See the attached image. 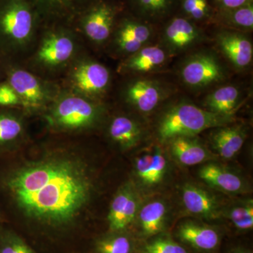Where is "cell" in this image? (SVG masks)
<instances>
[{
	"instance_id": "obj_1",
	"label": "cell",
	"mask_w": 253,
	"mask_h": 253,
	"mask_svg": "<svg viewBox=\"0 0 253 253\" xmlns=\"http://www.w3.org/2000/svg\"><path fill=\"white\" fill-rule=\"evenodd\" d=\"M9 185L26 215L52 224H64L76 217L91 189L84 168L63 159L26 166L10 179Z\"/></svg>"
},
{
	"instance_id": "obj_2",
	"label": "cell",
	"mask_w": 253,
	"mask_h": 253,
	"mask_svg": "<svg viewBox=\"0 0 253 253\" xmlns=\"http://www.w3.org/2000/svg\"><path fill=\"white\" fill-rule=\"evenodd\" d=\"M41 29L31 0H0L1 63H14L27 52Z\"/></svg>"
},
{
	"instance_id": "obj_3",
	"label": "cell",
	"mask_w": 253,
	"mask_h": 253,
	"mask_svg": "<svg viewBox=\"0 0 253 253\" xmlns=\"http://www.w3.org/2000/svg\"><path fill=\"white\" fill-rule=\"evenodd\" d=\"M230 119L231 116L211 112L189 103H179L163 115L158 126V135L162 141L177 136H194L209 128L223 126Z\"/></svg>"
},
{
	"instance_id": "obj_4",
	"label": "cell",
	"mask_w": 253,
	"mask_h": 253,
	"mask_svg": "<svg viewBox=\"0 0 253 253\" xmlns=\"http://www.w3.org/2000/svg\"><path fill=\"white\" fill-rule=\"evenodd\" d=\"M42 39L40 42L35 63L46 71H56L67 66L77 53V32L64 25L42 26Z\"/></svg>"
},
{
	"instance_id": "obj_5",
	"label": "cell",
	"mask_w": 253,
	"mask_h": 253,
	"mask_svg": "<svg viewBox=\"0 0 253 253\" xmlns=\"http://www.w3.org/2000/svg\"><path fill=\"white\" fill-rule=\"evenodd\" d=\"M125 10L122 0H96L78 16L73 27L93 42L102 44L113 34Z\"/></svg>"
},
{
	"instance_id": "obj_6",
	"label": "cell",
	"mask_w": 253,
	"mask_h": 253,
	"mask_svg": "<svg viewBox=\"0 0 253 253\" xmlns=\"http://www.w3.org/2000/svg\"><path fill=\"white\" fill-rule=\"evenodd\" d=\"M2 63L6 83L14 89L21 105L31 109H40L58 97V86L18 67L14 63Z\"/></svg>"
},
{
	"instance_id": "obj_7",
	"label": "cell",
	"mask_w": 253,
	"mask_h": 253,
	"mask_svg": "<svg viewBox=\"0 0 253 253\" xmlns=\"http://www.w3.org/2000/svg\"><path fill=\"white\" fill-rule=\"evenodd\" d=\"M99 116V107L91 99L71 91L55 99L49 118L60 129L78 130L92 126Z\"/></svg>"
},
{
	"instance_id": "obj_8",
	"label": "cell",
	"mask_w": 253,
	"mask_h": 253,
	"mask_svg": "<svg viewBox=\"0 0 253 253\" xmlns=\"http://www.w3.org/2000/svg\"><path fill=\"white\" fill-rule=\"evenodd\" d=\"M68 81L73 91L93 99L107 90L111 73L101 63L92 60H83L73 66Z\"/></svg>"
},
{
	"instance_id": "obj_9",
	"label": "cell",
	"mask_w": 253,
	"mask_h": 253,
	"mask_svg": "<svg viewBox=\"0 0 253 253\" xmlns=\"http://www.w3.org/2000/svg\"><path fill=\"white\" fill-rule=\"evenodd\" d=\"M152 33L151 23L136 18L125 10L118 18L112 35L120 52L129 56L144 47Z\"/></svg>"
},
{
	"instance_id": "obj_10",
	"label": "cell",
	"mask_w": 253,
	"mask_h": 253,
	"mask_svg": "<svg viewBox=\"0 0 253 253\" xmlns=\"http://www.w3.org/2000/svg\"><path fill=\"white\" fill-rule=\"evenodd\" d=\"M180 76L188 86L201 88L222 81L225 74L214 55L199 53L186 60L181 66Z\"/></svg>"
},
{
	"instance_id": "obj_11",
	"label": "cell",
	"mask_w": 253,
	"mask_h": 253,
	"mask_svg": "<svg viewBox=\"0 0 253 253\" xmlns=\"http://www.w3.org/2000/svg\"><path fill=\"white\" fill-rule=\"evenodd\" d=\"M96 0H31L42 26H73L76 20Z\"/></svg>"
},
{
	"instance_id": "obj_12",
	"label": "cell",
	"mask_w": 253,
	"mask_h": 253,
	"mask_svg": "<svg viewBox=\"0 0 253 253\" xmlns=\"http://www.w3.org/2000/svg\"><path fill=\"white\" fill-rule=\"evenodd\" d=\"M202 37V31L197 24L181 15L168 18L163 28V41L171 52L189 49L199 42Z\"/></svg>"
},
{
	"instance_id": "obj_13",
	"label": "cell",
	"mask_w": 253,
	"mask_h": 253,
	"mask_svg": "<svg viewBox=\"0 0 253 253\" xmlns=\"http://www.w3.org/2000/svg\"><path fill=\"white\" fill-rule=\"evenodd\" d=\"M166 96L161 83L147 79L131 81L125 89L126 102L141 113L154 111Z\"/></svg>"
},
{
	"instance_id": "obj_14",
	"label": "cell",
	"mask_w": 253,
	"mask_h": 253,
	"mask_svg": "<svg viewBox=\"0 0 253 253\" xmlns=\"http://www.w3.org/2000/svg\"><path fill=\"white\" fill-rule=\"evenodd\" d=\"M217 44L223 54L239 70L249 67L252 62V42L239 31L223 30L217 35Z\"/></svg>"
},
{
	"instance_id": "obj_15",
	"label": "cell",
	"mask_w": 253,
	"mask_h": 253,
	"mask_svg": "<svg viewBox=\"0 0 253 253\" xmlns=\"http://www.w3.org/2000/svg\"><path fill=\"white\" fill-rule=\"evenodd\" d=\"M129 14L149 23L161 22L174 14L179 0H122Z\"/></svg>"
},
{
	"instance_id": "obj_16",
	"label": "cell",
	"mask_w": 253,
	"mask_h": 253,
	"mask_svg": "<svg viewBox=\"0 0 253 253\" xmlns=\"http://www.w3.org/2000/svg\"><path fill=\"white\" fill-rule=\"evenodd\" d=\"M138 201L129 186L120 190L110 208L108 220L113 231L122 230L135 217Z\"/></svg>"
},
{
	"instance_id": "obj_17",
	"label": "cell",
	"mask_w": 253,
	"mask_h": 253,
	"mask_svg": "<svg viewBox=\"0 0 253 253\" xmlns=\"http://www.w3.org/2000/svg\"><path fill=\"white\" fill-rule=\"evenodd\" d=\"M167 56L166 51L160 46H144L129 55L123 61L120 69L126 73L151 72L162 66L166 63Z\"/></svg>"
},
{
	"instance_id": "obj_18",
	"label": "cell",
	"mask_w": 253,
	"mask_h": 253,
	"mask_svg": "<svg viewBox=\"0 0 253 253\" xmlns=\"http://www.w3.org/2000/svg\"><path fill=\"white\" fill-rule=\"evenodd\" d=\"M246 138V129L243 126H222L212 133L211 142L221 158L231 159L242 148Z\"/></svg>"
},
{
	"instance_id": "obj_19",
	"label": "cell",
	"mask_w": 253,
	"mask_h": 253,
	"mask_svg": "<svg viewBox=\"0 0 253 253\" xmlns=\"http://www.w3.org/2000/svg\"><path fill=\"white\" fill-rule=\"evenodd\" d=\"M171 152L184 166L200 164L209 159V152L194 136H177L169 140Z\"/></svg>"
},
{
	"instance_id": "obj_20",
	"label": "cell",
	"mask_w": 253,
	"mask_h": 253,
	"mask_svg": "<svg viewBox=\"0 0 253 253\" xmlns=\"http://www.w3.org/2000/svg\"><path fill=\"white\" fill-rule=\"evenodd\" d=\"M182 199L187 211L193 214L211 219L218 216L217 201L201 188L187 184L183 189Z\"/></svg>"
},
{
	"instance_id": "obj_21",
	"label": "cell",
	"mask_w": 253,
	"mask_h": 253,
	"mask_svg": "<svg viewBox=\"0 0 253 253\" xmlns=\"http://www.w3.org/2000/svg\"><path fill=\"white\" fill-rule=\"evenodd\" d=\"M199 176L209 185L225 192H240L244 186L239 176L212 163L203 166L200 169Z\"/></svg>"
},
{
	"instance_id": "obj_22",
	"label": "cell",
	"mask_w": 253,
	"mask_h": 253,
	"mask_svg": "<svg viewBox=\"0 0 253 253\" xmlns=\"http://www.w3.org/2000/svg\"><path fill=\"white\" fill-rule=\"evenodd\" d=\"M178 235L182 241L193 247L204 251L215 249L219 244V237L217 231L194 223L186 222L181 224Z\"/></svg>"
},
{
	"instance_id": "obj_23",
	"label": "cell",
	"mask_w": 253,
	"mask_h": 253,
	"mask_svg": "<svg viewBox=\"0 0 253 253\" xmlns=\"http://www.w3.org/2000/svg\"><path fill=\"white\" fill-rule=\"evenodd\" d=\"M167 168V161L161 151L136 158V174L146 185H155L162 181Z\"/></svg>"
},
{
	"instance_id": "obj_24",
	"label": "cell",
	"mask_w": 253,
	"mask_h": 253,
	"mask_svg": "<svg viewBox=\"0 0 253 253\" xmlns=\"http://www.w3.org/2000/svg\"><path fill=\"white\" fill-rule=\"evenodd\" d=\"M110 137L124 149L134 147L140 141L142 131L139 125L126 116H118L109 126Z\"/></svg>"
},
{
	"instance_id": "obj_25",
	"label": "cell",
	"mask_w": 253,
	"mask_h": 253,
	"mask_svg": "<svg viewBox=\"0 0 253 253\" xmlns=\"http://www.w3.org/2000/svg\"><path fill=\"white\" fill-rule=\"evenodd\" d=\"M213 21L238 31L253 28V2L233 9H214Z\"/></svg>"
},
{
	"instance_id": "obj_26",
	"label": "cell",
	"mask_w": 253,
	"mask_h": 253,
	"mask_svg": "<svg viewBox=\"0 0 253 253\" xmlns=\"http://www.w3.org/2000/svg\"><path fill=\"white\" fill-rule=\"evenodd\" d=\"M241 96L239 89L236 86H221L208 95L206 105L211 112L231 116L239 104Z\"/></svg>"
},
{
	"instance_id": "obj_27",
	"label": "cell",
	"mask_w": 253,
	"mask_h": 253,
	"mask_svg": "<svg viewBox=\"0 0 253 253\" xmlns=\"http://www.w3.org/2000/svg\"><path fill=\"white\" fill-rule=\"evenodd\" d=\"M166 214V206L161 201L150 203L141 209L139 219L145 235L154 236L162 231Z\"/></svg>"
},
{
	"instance_id": "obj_28",
	"label": "cell",
	"mask_w": 253,
	"mask_h": 253,
	"mask_svg": "<svg viewBox=\"0 0 253 253\" xmlns=\"http://www.w3.org/2000/svg\"><path fill=\"white\" fill-rule=\"evenodd\" d=\"M181 16L193 22L203 23L212 21L214 8L209 0H179Z\"/></svg>"
},
{
	"instance_id": "obj_29",
	"label": "cell",
	"mask_w": 253,
	"mask_h": 253,
	"mask_svg": "<svg viewBox=\"0 0 253 253\" xmlns=\"http://www.w3.org/2000/svg\"><path fill=\"white\" fill-rule=\"evenodd\" d=\"M22 130V123L17 118L11 115L0 114V143L14 140Z\"/></svg>"
},
{
	"instance_id": "obj_30",
	"label": "cell",
	"mask_w": 253,
	"mask_h": 253,
	"mask_svg": "<svg viewBox=\"0 0 253 253\" xmlns=\"http://www.w3.org/2000/svg\"><path fill=\"white\" fill-rule=\"evenodd\" d=\"M229 218L236 228L241 230H249L253 227V204L238 206L231 210Z\"/></svg>"
},
{
	"instance_id": "obj_31",
	"label": "cell",
	"mask_w": 253,
	"mask_h": 253,
	"mask_svg": "<svg viewBox=\"0 0 253 253\" xmlns=\"http://www.w3.org/2000/svg\"><path fill=\"white\" fill-rule=\"evenodd\" d=\"M96 249L99 253H129L131 244L127 238L117 236L100 241Z\"/></svg>"
},
{
	"instance_id": "obj_32",
	"label": "cell",
	"mask_w": 253,
	"mask_h": 253,
	"mask_svg": "<svg viewBox=\"0 0 253 253\" xmlns=\"http://www.w3.org/2000/svg\"><path fill=\"white\" fill-rule=\"evenodd\" d=\"M146 253H188L184 248L172 240L158 239L148 244Z\"/></svg>"
},
{
	"instance_id": "obj_33",
	"label": "cell",
	"mask_w": 253,
	"mask_h": 253,
	"mask_svg": "<svg viewBox=\"0 0 253 253\" xmlns=\"http://www.w3.org/2000/svg\"><path fill=\"white\" fill-rule=\"evenodd\" d=\"M21 105V100L14 89L6 81L0 82V106H13Z\"/></svg>"
},
{
	"instance_id": "obj_34",
	"label": "cell",
	"mask_w": 253,
	"mask_h": 253,
	"mask_svg": "<svg viewBox=\"0 0 253 253\" xmlns=\"http://www.w3.org/2000/svg\"><path fill=\"white\" fill-rule=\"evenodd\" d=\"M0 253H35L24 241L19 238L10 239L1 249Z\"/></svg>"
},
{
	"instance_id": "obj_35",
	"label": "cell",
	"mask_w": 253,
	"mask_h": 253,
	"mask_svg": "<svg viewBox=\"0 0 253 253\" xmlns=\"http://www.w3.org/2000/svg\"><path fill=\"white\" fill-rule=\"evenodd\" d=\"M214 9H233L253 2V0H212Z\"/></svg>"
},
{
	"instance_id": "obj_36",
	"label": "cell",
	"mask_w": 253,
	"mask_h": 253,
	"mask_svg": "<svg viewBox=\"0 0 253 253\" xmlns=\"http://www.w3.org/2000/svg\"><path fill=\"white\" fill-rule=\"evenodd\" d=\"M3 76H4V70H3L2 63L0 61V82H1V78Z\"/></svg>"
},
{
	"instance_id": "obj_37",
	"label": "cell",
	"mask_w": 253,
	"mask_h": 253,
	"mask_svg": "<svg viewBox=\"0 0 253 253\" xmlns=\"http://www.w3.org/2000/svg\"><path fill=\"white\" fill-rule=\"evenodd\" d=\"M246 253V252H243V253Z\"/></svg>"
}]
</instances>
